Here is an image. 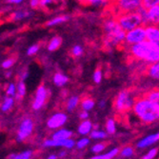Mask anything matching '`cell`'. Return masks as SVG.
Returning <instances> with one entry per match:
<instances>
[{
	"label": "cell",
	"instance_id": "1",
	"mask_svg": "<svg viewBox=\"0 0 159 159\" xmlns=\"http://www.w3.org/2000/svg\"><path fill=\"white\" fill-rule=\"evenodd\" d=\"M102 44L107 51L124 46L126 32L120 27L114 14L107 16L102 22Z\"/></svg>",
	"mask_w": 159,
	"mask_h": 159
},
{
	"label": "cell",
	"instance_id": "2",
	"mask_svg": "<svg viewBox=\"0 0 159 159\" xmlns=\"http://www.w3.org/2000/svg\"><path fill=\"white\" fill-rule=\"evenodd\" d=\"M127 49L128 54L133 59L145 63L147 66L159 62V47L148 40L129 46Z\"/></svg>",
	"mask_w": 159,
	"mask_h": 159
},
{
	"label": "cell",
	"instance_id": "3",
	"mask_svg": "<svg viewBox=\"0 0 159 159\" xmlns=\"http://www.w3.org/2000/svg\"><path fill=\"white\" fill-rule=\"evenodd\" d=\"M132 111L144 124H152L159 120V109L146 96V94L136 97Z\"/></svg>",
	"mask_w": 159,
	"mask_h": 159
},
{
	"label": "cell",
	"instance_id": "4",
	"mask_svg": "<svg viewBox=\"0 0 159 159\" xmlns=\"http://www.w3.org/2000/svg\"><path fill=\"white\" fill-rule=\"evenodd\" d=\"M136 97L129 90H123L118 93L113 102V108L117 112H127L133 110Z\"/></svg>",
	"mask_w": 159,
	"mask_h": 159
},
{
	"label": "cell",
	"instance_id": "5",
	"mask_svg": "<svg viewBox=\"0 0 159 159\" xmlns=\"http://www.w3.org/2000/svg\"><path fill=\"white\" fill-rule=\"evenodd\" d=\"M112 14L138 11L143 7V0H116L110 4Z\"/></svg>",
	"mask_w": 159,
	"mask_h": 159
},
{
	"label": "cell",
	"instance_id": "6",
	"mask_svg": "<svg viewBox=\"0 0 159 159\" xmlns=\"http://www.w3.org/2000/svg\"><path fill=\"white\" fill-rule=\"evenodd\" d=\"M115 16H116V19H117L120 27L126 33L133 30V29H135V28L141 26V25H144L142 16L138 11L120 13Z\"/></svg>",
	"mask_w": 159,
	"mask_h": 159
},
{
	"label": "cell",
	"instance_id": "7",
	"mask_svg": "<svg viewBox=\"0 0 159 159\" xmlns=\"http://www.w3.org/2000/svg\"><path fill=\"white\" fill-rule=\"evenodd\" d=\"M147 40V34H146V26L141 25L135 29L129 31L126 33V38H125V47L133 46L138 43H141L143 41Z\"/></svg>",
	"mask_w": 159,
	"mask_h": 159
},
{
	"label": "cell",
	"instance_id": "8",
	"mask_svg": "<svg viewBox=\"0 0 159 159\" xmlns=\"http://www.w3.org/2000/svg\"><path fill=\"white\" fill-rule=\"evenodd\" d=\"M138 12L141 14L143 23L147 25H158L159 24V5L146 9L142 7Z\"/></svg>",
	"mask_w": 159,
	"mask_h": 159
},
{
	"label": "cell",
	"instance_id": "9",
	"mask_svg": "<svg viewBox=\"0 0 159 159\" xmlns=\"http://www.w3.org/2000/svg\"><path fill=\"white\" fill-rule=\"evenodd\" d=\"M48 94H49V91L44 85H40L36 89L34 99L33 101V109L34 111H38L41 108H43V106L45 105L47 101Z\"/></svg>",
	"mask_w": 159,
	"mask_h": 159
},
{
	"label": "cell",
	"instance_id": "10",
	"mask_svg": "<svg viewBox=\"0 0 159 159\" xmlns=\"http://www.w3.org/2000/svg\"><path fill=\"white\" fill-rule=\"evenodd\" d=\"M34 129V122L30 118H26L24 119L19 127L18 133H17V141L22 142L26 140L29 136H30L33 133Z\"/></svg>",
	"mask_w": 159,
	"mask_h": 159
},
{
	"label": "cell",
	"instance_id": "11",
	"mask_svg": "<svg viewBox=\"0 0 159 159\" xmlns=\"http://www.w3.org/2000/svg\"><path fill=\"white\" fill-rule=\"evenodd\" d=\"M75 141L71 138L63 139V140H55V139H47L43 142V146L45 148H52V147H61L65 149H73L75 146Z\"/></svg>",
	"mask_w": 159,
	"mask_h": 159
},
{
	"label": "cell",
	"instance_id": "12",
	"mask_svg": "<svg viewBox=\"0 0 159 159\" xmlns=\"http://www.w3.org/2000/svg\"><path fill=\"white\" fill-rule=\"evenodd\" d=\"M68 120V115L65 112H56L48 119L47 126L51 129H60L62 126L65 125V123Z\"/></svg>",
	"mask_w": 159,
	"mask_h": 159
},
{
	"label": "cell",
	"instance_id": "13",
	"mask_svg": "<svg viewBox=\"0 0 159 159\" xmlns=\"http://www.w3.org/2000/svg\"><path fill=\"white\" fill-rule=\"evenodd\" d=\"M159 141V132L149 134L145 137H143L136 143V148L138 149H145L152 145H154L155 143Z\"/></svg>",
	"mask_w": 159,
	"mask_h": 159
},
{
	"label": "cell",
	"instance_id": "14",
	"mask_svg": "<svg viewBox=\"0 0 159 159\" xmlns=\"http://www.w3.org/2000/svg\"><path fill=\"white\" fill-rule=\"evenodd\" d=\"M146 34H147V40L159 47V26L147 25Z\"/></svg>",
	"mask_w": 159,
	"mask_h": 159
},
{
	"label": "cell",
	"instance_id": "15",
	"mask_svg": "<svg viewBox=\"0 0 159 159\" xmlns=\"http://www.w3.org/2000/svg\"><path fill=\"white\" fill-rule=\"evenodd\" d=\"M34 16L33 10H27V9H18L16 11H14L11 16V20L14 22L22 21L24 19L30 18Z\"/></svg>",
	"mask_w": 159,
	"mask_h": 159
},
{
	"label": "cell",
	"instance_id": "16",
	"mask_svg": "<svg viewBox=\"0 0 159 159\" xmlns=\"http://www.w3.org/2000/svg\"><path fill=\"white\" fill-rule=\"evenodd\" d=\"M69 20H70V16L68 14H59V16H56L51 18L50 20H48L46 23V26L52 28V27L62 25V24L68 22Z\"/></svg>",
	"mask_w": 159,
	"mask_h": 159
},
{
	"label": "cell",
	"instance_id": "17",
	"mask_svg": "<svg viewBox=\"0 0 159 159\" xmlns=\"http://www.w3.org/2000/svg\"><path fill=\"white\" fill-rule=\"evenodd\" d=\"M62 42H63V40H62L61 36H59V35L52 36L47 43V50L51 52L57 51L61 47Z\"/></svg>",
	"mask_w": 159,
	"mask_h": 159
},
{
	"label": "cell",
	"instance_id": "18",
	"mask_svg": "<svg viewBox=\"0 0 159 159\" xmlns=\"http://www.w3.org/2000/svg\"><path fill=\"white\" fill-rule=\"evenodd\" d=\"M93 129V123L89 120H83L79 126H78V129H77V132L80 135L82 136H85V135H88L91 134V132Z\"/></svg>",
	"mask_w": 159,
	"mask_h": 159
},
{
	"label": "cell",
	"instance_id": "19",
	"mask_svg": "<svg viewBox=\"0 0 159 159\" xmlns=\"http://www.w3.org/2000/svg\"><path fill=\"white\" fill-rule=\"evenodd\" d=\"M69 76L61 71H57L52 76V82L56 87H64L69 82Z\"/></svg>",
	"mask_w": 159,
	"mask_h": 159
},
{
	"label": "cell",
	"instance_id": "20",
	"mask_svg": "<svg viewBox=\"0 0 159 159\" xmlns=\"http://www.w3.org/2000/svg\"><path fill=\"white\" fill-rule=\"evenodd\" d=\"M146 74L150 78L153 80H159V62L148 65L146 69Z\"/></svg>",
	"mask_w": 159,
	"mask_h": 159
},
{
	"label": "cell",
	"instance_id": "21",
	"mask_svg": "<svg viewBox=\"0 0 159 159\" xmlns=\"http://www.w3.org/2000/svg\"><path fill=\"white\" fill-rule=\"evenodd\" d=\"M80 97L78 95H73L70 96L67 100L66 103V109L68 111H74L79 105H80Z\"/></svg>",
	"mask_w": 159,
	"mask_h": 159
},
{
	"label": "cell",
	"instance_id": "22",
	"mask_svg": "<svg viewBox=\"0 0 159 159\" xmlns=\"http://www.w3.org/2000/svg\"><path fill=\"white\" fill-rule=\"evenodd\" d=\"M71 136H73V132L67 129H57V131L52 135V138L55 140H63V139L70 138Z\"/></svg>",
	"mask_w": 159,
	"mask_h": 159
},
{
	"label": "cell",
	"instance_id": "23",
	"mask_svg": "<svg viewBox=\"0 0 159 159\" xmlns=\"http://www.w3.org/2000/svg\"><path fill=\"white\" fill-rule=\"evenodd\" d=\"M78 1L84 5L93 7H107L111 4L109 0H78Z\"/></svg>",
	"mask_w": 159,
	"mask_h": 159
},
{
	"label": "cell",
	"instance_id": "24",
	"mask_svg": "<svg viewBox=\"0 0 159 159\" xmlns=\"http://www.w3.org/2000/svg\"><path fill=\"white\" fill-rule=\"evenodd\" d=\"M95 106V101L92 97H85L81 100L80 102V107L82 110L89 111L93 110Z\"/></svg>",
	"mask_w": 159,
	"mask_h": 159
},
{
	"label": "cell",
	"instance_id": "25",
	"mask_svg": "<svg viewBox=\"0 0 159 159\" xmlns=\"http://www.w3.org/2000/svg\"><path fill=\"white\" fill-rule=\"evenodd\" d=\"M120 152V151L117 149V148H114L112 150H111L110 152L104 153V154H97V155H94L89 159H112L113 157L116 156L118 153Z\"/></svg>",
	"mask_w": 159,
	"mask_h": 159
},
{
	"label": "cell",
	"instance_id": "26",
	"mask_svg": "<svg viewBox=\"0 0 159 159\" xmlns=\"http://www.w3.org/2000/svg\"><path fill=\"white\" fill-rule=\"evenodd\" d=\"M27 92V88H26V85H25V81L23 80H19V82L16 84V100H21Z\"/></svg>",
	"mask_w": 159,
	"mask_h": 159
},
{
	"label": "cell",
	"instance_id": "27",
	"mask_svg": "<svg viewBox=\"0 0 159 159\" xmlns=\"http://www.w3.org/2000/svg\"><path fill=\"white\" fill-rule=\"evenodd\" d=\"M146 96L159 109V89H153L146 93Z\"/></svg>",
	"mask_w": 159,
	"mask_h": 159
},
{
	"label": "cell",
	"instance_id": "28",
	"mask_svg": "<svg viewBox=\"0 0 159 159\" xmlns=\"http://www.w3.org/2000/svg\"><path fill=\"white\" fill-rule=\"evenodd\" d=\"M107 136H108L107 132L101 131V129H93L90 134V137L92 139H95V140L105 139V138H107Z\"/></svg>",
	"mask_w": 159,
	"mask_h": 159
},
{
	"label": "cell",
	"instance_id": "29",
	"mask_svg": "<svg viewBox=\"0 0 159 159\" xmlns=\"http://www.w3.org/2000/svg\"><path fill=\"white\" fill-rule=\"evenodd\" d=\"M84 52H85V50L81 45L75 44V46H73V48L70 50V54L73 57H75V58H79V57L83 56Z\"/></svg>",
	"mask_w": 159,
	"mask_h": 159
},
{
	"label": "cell",
	"instance_id": "30",
	"mask_svg": "<svg viewBox=\"0 0 159 159\" xmlns=\"http://www.w3.org/2000/svg\"><path fill=\"white\" fill-rule=\"evenodd\" d=\"M33 155L32 151H25L17 154H11L9 159H31Z\"/></svg>",
	"mask_w": 159,
	"mask_h": 159
},
{
	"label": "cell",
	"instance_id": "31",
	"mask_svg": "<svg viewBox=\"0 0 159 159\" xmlns=\"http://www.w3.org/2000/svg\"><path fill=\"white\" fill-rule=\"evenodd\" d=\"M40 49H41V45L39 44V43H34V44L31 45L27 49L26 54L28 56H34L39 52Z\"/></svg>",
	"mask_w": 159,
	"mask_h": 159
},
{
	"label": "cell",
	"instance_id": "32",
	"mask_svg": "<svg viewBox=\"0 0 159 159\" xmlns=\"http://www.w3.org/2000/svg\"><path fill=\"white\" fill-rule=\"evenodd\" d=\"M103 70H101V68H97L93 74V81L95 83V84H100L103 80Z\"/></svg>",
	"mask_w": 159,
	"mask_h": 159
},
{
	"label": "cell",
	"instance_id": "33",
	"mask_svg": "<svg viewBox=\"0 0 159 159\" xmlns=\"http://www.w3.org/2000/svg\"><path fill=\"white\" fill-rule=\"evenodd\" d=\"M13 103H14V98L13 97H11V96H8L6 97V99L4 100V102L1 106V110L3 111H10L12 106H13Z\"/></svg>",
	"mask_w": 159,
	"mask_h": 159
},
{
	"label": "cell",
	"instance_id": "34",
	"mask_svg": "<svg viewBox=\"0 0 159 159\" xmlns=\"http://www.w3.org/2000/svg\"><path fill=\"white\" fill-rule=\"evenodd\" d=\"M106 132L108 134H113L116 132V124L113 119H108L106 123Z\"/></svg>",
	"mask_w": 159,
	"mask_h": 159
},
{
	"label": "cell",
	"instance_id": "35",
	"mask_svg": "<svg viewBox=\"0 0 159 159\" xmlns=\"http://www.w3.org/2000/svg\"><path fill=\"white\" fill-rule=\"evenodd\" d=\"M120 155L122 157H125V158H129V157H132L134 154V150L133 147L131 146H127V147H124L121 151H120Z\"/></svg>",
	"mask_w": 159,
	"mask_h": 159
},
{
	"label": "cell",
	"instance_id": "36",
	"mask_svg": "<svg viewBox=\"0 0 159 159\" xmlns=\"http://www.w3.org/2000/svg\"><path fill=\"white\" fill-rule=\"evenodd\" d=\"M6 94H7V96L16 97V84L10 83L7 86V88H6Z\"/></svg>",
	"mask_w": 159,
	"mask_h": 159
},
{
	"label": "cell",
	"instance_id": "37",
	"mask_svg": "<svg viewBox=\"0 0 159 159\" xmlns=\"http://www.w3.org/2000/svg\"><path fill=\"white\" fill-rule=\"evenodd\" d=\"M89 144H90V138H88V137H82V138H80L76 142L75 146H76V148L78 150H83L86 147H88Z\"/></svg>",
	"mask_w": 159,
	"mask_h": 159
},
{
	"label": "cell",
	"instance_id": "38",
	"mask_svg": "<svg viewBox=\"0 0 159 159\" xmlns=\"http://www.w3.org/2000/svg\"><path fill=\"white\" fill-rule=\"evenodd\" d=\"M158 153V149L157 148H152L146 154H144L140 159H154Z\"/></svg>",
	"mask_w": 159,
	"mask_h": 159
},
{
	"label": "cell",
	"instance_id": "39",
	"mask_svg": "<svg viewBox=\"0 0 159 159\" xmlns=\"http://www.w3.org/2000/svg\"><path fill=\"white\" fill-rule=\"evenodd\" d=\"M105 149H106V144H104V143H96L92 147L91 150H92V152L93 153L98 154L99 152H102Z\"/></svg>",
	"mask_w": 159,
	"mask_h": 159
},
{
	"label": "cell",
	"instance_id": "40",
	"mask_svg": "<svg viewBox=\"0 0 159 159\" xmlns=\"http://www.w3.org/2000/svg\"><path fill=\"white\" fill-rule=\"evenodd\" d=\"M14 64H16V60H14V58H7L5 59L2 64H1V67L4 69V70H9L11 69Z\"/></svg>",
	"mask_w": 159,
	"mask_h": 159
},
{
	"label": "cell",
	"instance_id": "41",
	"mask_svg": "<svg viewBox=\"0 0 159 159\" xmlns=\"http://www.w3.org/2000/svg\"><path fill=\"white\" fill-rule=\"evenodd\" d=\"M157 5H159V0H143V7L146 9H149Z\"/></svg>",
	"mask_w": 159,
	"mask_h": 159
},
{
	"label": "cell",
	"instance_id": "42",
	"mask_svg": "<svg viewBox=\"0 0 159 159\" xmlns=\"http://www.w3.org/2000/svg\"><path fill=\"white\" fill-rule=\"evenodd\" d=\"M29 6L31 10H36L40 8V0H29Z\"/></svg>",
	"mask_w": 159,
	"mask_h": 159
},
{
	"label": "cell",
	"instance_id": "43",
	"mask_svg": "<svg viewBox=\"0 0 159 159\" xmlns=\"http://www.w3.org/2000/svg\"><path fill=\"white\" fill-rule=\"evenodd\" d=\"M52 2L53 1H52V0H40V8H48L52 4Z\"/></svg>",
	"mask_w": 159,
	"mask_h": 159
},
{
	"label": "cell",
	"instance_id": "44",
	"mask_svg": "<svg viewBox=\"0 0 159 159\" xmlns=\"http://www.w3.org/2000/svg\"><path fill=\"white\" fill-rule=\"evenodd\" d=\"M89 116H90V114H89V111H84L82 110L80 112H79V118L83 121V120H87V119H89Z\"/></svg>",
	"mask_w": 159,
	"mask_h": 159
},
{
	"label": "cell",
	"instance_id": "45",
	"mask_svg": "<svg viewBox=\"0 0 159 159\" xmlns=\"http://www.w3.org/2000/svg\"><path fill=\"white\" fill-rule=\"evenodd\" d=\"M24 2V0H6V3L11 5H20Z\"/></svg>",
	"mask_w": 159,
	"mask_h": 159
},
{
	"label": "cell",
	"instance_id": "46",
	"mask_svg": "<svg viewBox=\"0 0 159 159\" xmlns=\"http://www.w3.org/2000/svg\"><path fill=\"white\" fill-rule=\"evenodd\" d=\"M28 75H29V71H28V70H25V71H23V73L21 74V75H20V80H23V81H25V80L27 79Z\"/></svg>",
	"mask_w": 159,
	"mask_h": 159
},
{
	"label": "cell",
	"instance_id": "47",
	"mask_svg": "<svg viewBox=\"0 0 159 159\" xmlns=\"http://www.w3.org/2000/svg\"><path fill=\"white\" fill-rule=\"evenodd\" d=\"M106 105H107V102L105 100H100L98 102V106H99L100 109H104L106 107Z\"/></svg>",
	"mask_w": 159,
	"mask_h": 159
},
{
	"label": "cell",
	"instance_id": "48",
	"mask_svg": "<svg viewBox=\"0 0 159 159\" xmlns=\"http://www.w3.org/2000/svg\"><path fill=\"white\" fill-rule=\"evenodd\" d=\"M66 155H67V152H66L65 151H61L58 154H57V157H59V158H64Z\"/></svg>",
	"mask_w": 159,
	"mask_h": 159
},
{
	"label": "cell",
	"instance_id": "49",
	"mask_svg": "<svg viewBox=\"0 0 159 159\" xmlns=\"http://www.w3.org/2000/svg\"><path fill=\"white\" fill-rule=\"evenodd\" d=\"M58 157H57V155H55V154H51L47 159H57Z\"/></svg>",
	"mask_w": 159,
	"mask_h": 159
},
{
	"label": "cell",
	"instance_id": "50",
	"mask_svg": "<svg viewBox=\"0 0 159 159\" xmlns=\"http://www.w3.org/2000/svg\"><path fill=\"white\" fill-rule=\"evenodd\" d=\"M5 75H6V77H7V78L11 77V70H8L7 73L5 74Z\"/></svg>",
	"mask_w": 159,
	"mask_h": 159
},
{
	"label": "cell",
	"instance_id": "51",
	"mask_svg": "<svg viewBox=\"0 0 159 159\" xmlns=\"http://www.w3.org/2000/svg\"><path fill=\"white\" fill-rule=\"evenodd\" d=\"M110 1V3H112V2H114V1H116V0H109Z\"/></svg>",
	"mask_w": 159,
	"mask_h": 159
},
{
	"label": "cell",
	"instance_id": "52",
	"mask_svg": "<svg viewBox=\"0 0 159 159\" xmlns=\"http://www.w3.org/2000/svg\"><path fill=\"white\" fill-rule=\"evenodd\" d=\"M52 1H53V2H54V1H58V0H52Z\"/></svg>",
	"mask_w": 159,
	"mask_h": 159
},
{
	"label": "cell",
	"instance_id": "53",
	"mask_svg": "<svg viewBox=\"0 0 159 159\" xmlns=\"http://www.w3.org/2000/svg\"><path fill=\"white\" fill-rule=\"evenodd\" d=\"M158 26H159V24H158Z\"/></svg>",
	"mask_w": 159,
	"mask_h": 159
}]
</instances>
